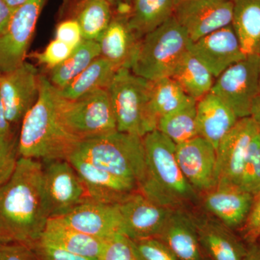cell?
<instances>
[{
	"instance_id": "cell-1",
	"label": "cell",
	"mask_w": 260,
	"mask_h": 260,
	"mask_svg": "<svg viewBox=\"0 0 260 260\" xmlns=\"http://www.w3.org/2000/svg\"><path fill=\"white\" fill-rule=\"evenodd\" d=\"M49 217L42 189V162L20 157L13 176L0 189V241L32 246Z\"/></svg>"
},
{
	"instance_id": "cell-2",
	"label": "cell",
	"mask_w": 260,
	"mask_h": 260,
	"mask_svg": "<svg viewBox=\"0 0 260 260\" xmlns=\"http://www.w3.org/2000/svg\"><path fill=\"white\" fill-rule=\"evenodd\" d=\"M58 89L41 76L37 102L24 116L18 136L20 157L40 161L68 160L80 143L61 121L57 104Z\"/></svg>"
},
{
	"instance_id": "cell-3",
	"label": "cell",
	"mask_w": 260,
	"mask_h": 260,
	"mask_svg": "<svg viewBox=\"0 0 260 260\" xmlns=\"http://www.w3.org/2000/svg\"><path fill=\"white\" fill-rule=\"evenodd\" d=\"M147 177L139 189L152 201L177 209L197 199L196 190L181 172L177 158V144L158 129L143 138Z\"/></svg>"
},
{
	"instance_id": "cell-4",
	"label": "cell",
	"mask_w": 260,
	"mask_h": 260,
	"mask_svg": "<svg viewBox=\"0 0 260 260\" xmlns=\"http://www.w3.org/2000/svg\"><path fill=\"white\" fill-rule=\"evenodd\" d=\"M72 154L129 181L138 191L146 180L144 144L138 135L116 131L80 142Z\"/></svg>"
},
{
	"instance_id": "cell-5",
	"label": "cell",
	"mask_w": 260,
	"mask_h": 260,
	"mask_svg": "<svg viewBox=\"0 0 260 260\" xmlns=\"http://www.w3.org/2000/svg\"><path fill=\"white\" fill-rule=\"evenodd\" d=\"M191 41L174 15L140 42L131 71L145 79L170 78Z\"/></svg>"
},
{
	"instance_id": "cell-6",
	"label": "cell",
	"mask_w": 260,
	"mask_h": 260,
	"mask_svg": "<svg viewBox=\"0 0 260 260\" xmlns=\"http://www.w3.org/2000/svg\"><path fill=\"white\" fill-rule=\"evenodd\" d=\"M150 80L120 68L107 90L117 131L143 137L155 130L148 116Z\"/></svg>"
},
{
	"instance_id": "cell-7",
	"label": "cell",
	"mask_w": 260,
	"mask_h": 260,
	"mask_svg": "<svg viewBox=\"0 0 260 260\" xmlns=\"http://www.w3.org/2000/svg\"><path fill=\"white\" fill-rule=\"evenodd\" d=\"M57 104L65 127L79 142L117 131L107 89H99L75 100L64 99L58 89Z\"/></svg>"
},
{
	"instance_id": "cell-8",
	"label": "cell",
	"mask_w": 260,
	"mask_h": 260,
	"mask_svg": "<svg viewBox=\"0 0 260 260\" xmlns=\"http://www.w3.org/2000/svg\"><path fill=\"white\" fill-rule=\"evenodd\" d=\"M42 162V189L49 218H57L90 200L83 181L65 159Z\"/></svg>"
},
{
	"instance_id": "cell-9",
	"label": "cell",
	"mask_w": 260,
	"mask_h": 260,
	"mask_svg": "<svg viewBox=\"0 0 260 260\" xmlns=\"http://www.w3.org/2000/svg\"><path fill=\"white\" fill-rule=\"evenodd\" d=\"M260 90V56H246L215 78L212 93L232 109L239 119L250 114Z\"/></svg>"
},
{
	"instance_id": "cell-10",
	"label": "cell",
	"mask_w": 260,
	"mask_h": 260,
	"mask_svg": "<svg viewBox=\"0 0 260 260\" xmlns=\"http://www.w3.org/2000/svg\"><path fill=\"white\" fill-rule=\"evenodd\" d=\"M47 0H28L13 13L8 28L0 36V73L18 68L27 51Z\"/></svg>"
},
{
	"instance_id": "cell-11",
	"label": "cell",
	"mask_w": 260,
	"mask_h": 260,
	"mask_svg": "<svg viewBox=\"0 0 260 260\" xmlns=\"http://www.w3.org/2000/svg\"><path fill=\"white\" fill-rule=\"evenodd\" d=\"M41 76L37 68L25 61L15 70L0 73V97L5 115L13 129L21 124L24 116L37 102Z\"/></svg>"
},
{
	"instance_id": "cell-12",
	"label": "cell",
	"mask_w": 260,
	"mask_h": 260,
	"mask_svg": "<svg viewBox=\"0 0 260 260\" xmlns=\"http://www.w3.org/2000/svg\"><path fill=\"white\" fill-rule=\"evenodd\" d=\"M250 117L239 119L219 143L216 149L218 186H239L249 145L259 133Z\"/></svg>"
},
{
	"instance_id": "cell-13",
	"label": "cell",
	"mask_w": 260,
	"mask_h": 260,
	"mask_svg": "<svg viewBox=\"0 0 260 260\" xmlns=\"http://www.w3.org/2000/svg\"><path fill=\"white\" fill-rule=\"evenodd\" d=\"M233 10V0H181L174 17L194 42L232 25Z\"/></svg>"
},
{
	"instance_id": "cell-14",
	"label": "cell",
	"mask_w": 260,
	"mask_h": 260,
	"mask_svg": "<svg viewBox=\"0 0 260 260\" xmlns=\"http://www.w3.org/2000/svg\"><path fill=\"white\" fill-rule=\"evenodd\" d=\"M117 205L123 234L131 240L158 237L174 210L152 201L140 191L131 193Z\"/></svg>"
},
{
	"instance_id": "cell-15",
	"label": "cell",
	"mask_w": 260,
	"mask_h": 260,
	"mask_svg": "<svg viewBox=\"0 0 260 260\" xmlns=\"http://www.w3.org/2000/svg\"><path fill=\"white\" fill-rule=\"evenodd\" d=\"M176 158L181 172L195 190L209 191L215 188L216 149L198 136L177 145Z\"/></svg>"
},
{
	"instance_id": "cell-16",
	"label": "cell",
	"mask_w": 260,
	"mask_h": 260,
	"mask_svg": "<svg viewBox=\"0 0 260 260\" xmlns=\"http://www.w3.org/2000/svg\"><path fill=\"white\" fill-rule=\"evenodd\" d=\"M189 50L207 67L215 78L246 56L232 25L191 42Z\"/></svg>"
},
{
	"instance_id": "cell-17",
	"label": "cell",
	"mask_w": 260,
	"mask_h": 260,
	"mask_svg": "<svg viewBox=\"0 0 260 260\" xmlns=\"http://www.w3.org/2000/svg\"><path fill=\"white\" fill-rule=\"evenodd\" d=\"M57 218L78 232L102 240L123 234L122 220L117 205L90 200Z\"/></svg>"
},
{
	"instance_id": "cell-18",
	"label": "cell",
	"mask_w": 260,
	"mask_h": 260,
	"mask_svg": "<svg viewBox=\"0 0 260 260\" xmlns=\"http://www.w3.org/2000/svg\"><path fill=\"white\" fill-rule=\"evenodd\" d=\"M83 181L89 198L105 204L118 205L138 187L111 173L95 167L85 159L72 154L68 159Z\"/></svg>"
},
{
	"instance_id": "cell-19",
	"label": "cell",
	"mask_w": 260,
	"mask_h": 260,
	"mask_svg": "<svg viewBox=\"0 0 260 260\" xmlns=\"http://www.w3.org/2000/svg\"><path fill=\"white\" fill-rule=\"evenodd\" d=\"M193 218L205 259L244 260L247 245L232 230L216 218L194 215Z\"/></svg>"
},
{
	"instance_id": "cell-20",
	"label": "cell",
	"mask_w": 260,
	"mask_h": 260,
	"mask_svg": "<svg viewBox=\"0 0 260 260\" xmlns=\"http://www.w3.org/2000/svg\"><path fill=\"white\" fill-rule=\"evenodd\" d=\"M254 195L239 186H218L208 191L204 206L231 230H239L250 212Z\"/></svg>"
},
{
	"instance_id": "cell-21",
	"label": "cell",
	"mask_w": 260,
	"mask_h": 260,
	"mask_svg": "<svg viewBox=\"0 0 260 260\" xmlns=\"http://www.w3.org/2000/svg\"><path fill=\"white\" fill-rule=\"evenodd\" d=\"M157 238L172 250L178 260H206L193 215L181 208L173 210Z\"/></svg>"
},
{
	"instance_id": "cell-22",
	"label": "cell",
	"mask_w": 260,
	"mask_h": 260,
	"mask_svg": "<svg viewBox=\"0 0 260 260\" xmlns=\"http://www.w3.org/2000/svg\"><path fill=\"white\" fill-rule=\"evenodd\" d=\"M141 40L130 29L127 17L113 15L112 21L98 42L102 56L119 69L130 70Z\"/></svg>"
},
{
	"instance_id": "cell-23",
	"label": "cell",
	"mask_w": 260,
	"mask_h": 260,
	"mask_svg": "<svg viewBox=\"0 0 260 260\" xmlns=\"http://www.w3.org/2000/svg\"><path fill=\"white\" fill-rule=\"evenodd\" d=\"M239 119L232 109L212 92L197 102L198 134L215 149Z\"/></svg>"
},
{
	"instance_id": "cell-24",
	"label": "cell",
	"mask_w": 260,
	"mask_h": 260,
	"mask_svg": "<svg viewBox=\"0 0 260 260\" xmlns=\"http://www.w3.org/2000/svg\"><path fill=\"white\" fill-rule=\"evenodd\" d=\"M41 239L73 254L97 259L104 243V240L78 232L58 218L49 219Z\"/></svg>"
},
{
	"instance_id": "cell-25",
	"label": "cell",
	"mask_w": 260,
	"mask_h": 260,
	"mask_svg": "<svg viewBox=\"0 0 260 260\" xmlns=\"http://www.w3.org/2000/svg\"><path fill=\"white\" fill-rule=\"evenodd\" d=\"M68 15L79 23L84 40L99 42L112 21V5L107 0H68Z\"/></svg>"
},
{
	"instance_id": "cell-26",
	"label": "cell",
	"mask_w": 260,
	"mask_h": 260,
	"mask_svg": "<svg viewBox=\"0 0 260 260\" xmlns=\"http://www.w3.org/2000/svg\"><path fill=\"white\" fill-rule=\"evenodd\" d=\"M232 26L246 56H260V0H233Z\"/></svg>"
},
{
	"instance_id": "cell-27",
	"label": "cell",
	"mask_w": 260,
	"mask_h": 260,
	"mask_svg": "<svg viewBox=\"0 0 260 260\" xmlns=\"http://www.w3.org/2000/svg\"><path fill=\"white\" fill-rule=\"evenodd\" d=\"M170 78L196 102L211 92L215 80L211 72L189 49L178 63Z\"/></svg>"
},
{
	"instance_id": "cell-28",
	"label": "cell",
	"mask_w": 260,
	"mask_h": 260,
	"mask_svg": "<svg viewBox=\"0 0 260 260\" xmlns=\"http://www.w3.org/2000/svg\"><path fill=\"white\" fill-rule=\"evenodd\" d=\"M177 0H133L127 17L130 29L140 39L174 15Z\"/></svg>"
},
{
	"instance_id": "cell-29",
	"label": "cell",
	"mask_w": 260,
	"mask_h": 260,
	"mask_svg": "<svg viewBox=\"0 0 260 260\" xmlns=\"http://www.w3.org/2000/svg\"><path fill=\"white\" fill-rule=\"evenodd\" d=\"M115 65L101 55L81 74L59 91L68 100H75L99 89H108L116 72Z\"/></svg>"
},
{
	"instance_id": "cell-30",
	"label": "cell",
	"mask_w": 260,
	"mask_h": 260,
	"mask_svg": "<svg viewBox=\"0 0 260 260\" xmlns=\"http://www.w3.org/2000/svg\"><path fill=\"white\" fill-rule=\"evenodd\" d=\"M194 99H191L172 78H162L150 81L148 116L154 129L159 119L177 110Z\"/></svg>"
},
{
	"instance_id": "cell-31",
	"label": "cell",
	"mask_w": 260,
	"mask_h": 260,
	"mask_svg": "<svg viewBox=\"0 0 260 260\" xmlns=\"http://www.w3.org/2000/svg\"><path fill=\"white\" fill-rule=\"evenodd\" d=\"M101 55L99 42L83 40L68 59L51 70L49 81L59 90L64 88Z\"/></svg>"
},
{
	"instance_id": "cell-32",
	"label": "cell",
	"mask_w": 260,
	"mask_h": 260,
	"mask_svg": "<svg viewBox=\"0 0 260 260\" xmlns=\"http://www.w3.org/2000/svg\"><path fill=\"white\" fill-rule=\"evenodd\" d=\"M157 129L177 145L199 136L197 125L196 101L191 100L177 110L162 116L159 119Z\"/></svg>"
},
{
	"instance_id": "cell-33",
	"label": "cell",
	"mask_w": 260,
	"mask_h": 260,
	"mask_svg": "<svg viewBox=\"0 0 260 260\" xmlns=\"http://www.w3.org/2000/svg\"><path fill=\"white\" fill-rule=\"evenodd\" d=\"M240 187L254 195L260 191V132L254 136L249 145Z\"/></svg>"
},
{
	"instance_id": "cell-34",
	"label": "cell",
	"mask_w": 260,
	"mask_h": 260,
	"mask_svg": "<svg viewBox=\"0 0 260 260\" xmlns=\"http://www.w3.org/2000/svg\"><path fill=\"white\" fill-rule=\"evenodd\" d=\"M18 136L0 138V189L13 176L18 159Z\"/></svg>"
},
{
	"instance_id": "cell-35",
	"label": "cell",
	"mask_w": 260,
	"mask_h": 260,
	"mask_svg": "<svg viewBox=\"0 0 260 260\" xmlns=\"http://www.w3.org/2000/svg\"><path fill=\"white\" fill-rule=\"evenodd\" d=\"M98 260H138L131 239L117 234L104 240Z\"/></svg>"
},
{
	"instance_id": "cell-36",
	"label": "cell",
	"mask_w": 260,
	"mask_h": 260,
	"mask_svg": "<svg viewBox=\"0 0 260 260\" xmlns=\"http://www.w3.org/2000/svg\"><path fill=\"white\" fill-rule=\"evenodd\" d=\"M132 242L138 260H178L172 250L158 238Z\"/></svg>"
},
{
	"instance_id": "cell-37",
	"label": "cell",
	"mask_w": 260,
	"mask_h": 260,
	"mask_svg": "<svg viewBox=\"0 0 260 260\" xmlns=\"http://www.w3.org/2000/svg\"><path fill=\"white\" fill-rule=\"evenodd\" d=\"M75 49L57 39L51 41L42 53H35L32 57L50 70L69 57Z\"/></svg>"
},
{
	"instance_id": "cell-38",
	"label": "cell",
	"mask_w": 260,
	"mask_h": 260,
	"mask_svg": "<svg viewBox=\"0 0 260 260\" xmlns=\"http://www.w3.org/2000/svg\"><path fill=\"white\" fill-rule=\"evenodd\" d=\"M246 244L258 242L260 239V191L254 195V202L245 223L239 229Z\"/></svg>"
},
{
	"instance_id": "cell-39",
	"label": "cell",
	"mask_w": 260,
	"mask_h": 260,
	"mask_svg": "<svg viewBox=\"0 0 260 260\" xmlns=\"http://www.w3.org/2000/svg\"><path fill=\"white\" fill-rule=\"evenodd\" d=\"M55 39L75 49L84 40L81 28L74 18H64L58 23Z\"/></svg>"
},
{
	"instance_id": "cell-40",
	"label": "cell",
	"mask_w": 260,
	"mask_h": 260,
	"mask_svg": "<svg viewBox=\"0 0 260 260\" xmlns=\"http://www.w3.org/2000/svg\"><path fill=\"white\" fill-rule=\"evenodd\" d=\"M38 260H98L73 254L40 239L32 246Z\"/></svg>"
},
{
	"instance_id": "cell-41",
	"label": "cell",
	"mask_w": 260,
	"mask_h": 260,
	"mask_svg": "<svg viewBox=\"0 0 260 260\" xmlns=\"http://www.w3.org/2000/svg\"><path fill=\"white\" fill-rule=\"evenodd\" d=\"M0 260H38V258L32 246L9 243L0 247Z\"/></svg>"
},
{
	"instance_id": "cell-42",
	"label": "cell",
	"mask_w": 260,
	"mask_h": 260,
	"mask_svg": "<svg viewBox=\"0 0 260 260\" xmlns=\"http://www.w3.org/2000/svg\"><path fill=\"white\" fill-rule=\"evenodd\" d=\"M14 11L5 0H0V36L8 28Z\"/></svg>"
},
{
	"instance_id": "cell-43",
	"label": "cell",
	"mask_w": 260,
	"mask_h": 260,
	"mask_svg": "<svg viewBox=\"0 0 260 260\" xmlns=\"http://www.w3.org/2000/svg\"><path fill=\"white\" fill-rule=\"evenodd\" d=\"M16 135L15 129L10 125L9 121L5 115L4 106L0 97V138L10 137Z\"/></svg>"
},
{
	"instance_id": "cell-44",
	"label": "cell",
	"mask_w": 260,
	"mask_h": 260,
	"mask_svg": "<svg viewBox=\"0 0 260 260\" xmlns=\"http://www.w3.org/2000/svg\"><path fill=\"white\" fill-rule=\"evenodd\" d=\"M249 116L255 122L256 125L260 132V90L251 104Z\"/></svg>"
},
{
	"instance_id": "cell-45",
	"label": "cell",
	"mask_w": 260,
	"mask_h": 260,
	"mask_svg": "<svg viewBox=\"0 0 260 260\" xmlns=\"http://www.w3.org/2000/svg\"><path fill=\"white\" fill-rule=\"evenodd\" d=\"M244 260H260V242L247 244V251Z\"/></svg>"
},
{
	"instance_id": "cell-46",
	"label": "cell",
	"mask_w": 260,
	"mask_h": 260,
	"mask_svg": "<svg viewBox=\"0 0 260 260\" xmlns=\"http://www.w3.org/2000/svg\"><path fill=\"white\" fill-rule=\"evenodd\" d=\"M5 1L7 4L9 5L12 9L15 10L17 8H18L19 7L23 5L24 3H26L28 0H5Z\"/></svg>"
},
{
	"instance_id": "cell-47",
	"label": "cell",
	"mask_w": 260,
	"mask_h": 260,
	"mask_svg": "<svg viewBox=\"0 0 260 260\" xmlns=\"http://www.w3.org/2000/svg\"><path fill=\"white\" fill-rule=\"evenodd\" d=\"M107 2H109L111 5H112V7L115 6V5L119 4L121 2L124 1V0H107Z\"/></svg>"
},
{
	"instance_id": "cell-48",
	"label": "cell",
	"mask_w": 260,
	"mask_h": 260,
	"mask_svg": "<svg viewBox=\"0 0 260 260\" xmlns=\"http://www.w3.org/2000/svg\"><path fill=\"white\" fill-rule=\"evenodd\" d=\"M124 1H125L126 3H129V4H131L132 2H133V0H124Z\"/></svg>"
},
{
	"instance_id": "cell-49",
	"label": "cell",
	"mask_w": 260,
	"mask_h": 260,
	"mask_svg": "<svg viewBox=\"0 0 260 260\" xmlns=\"http://www.w3.org/2000/svg\"><path fill=\"white\" fill-rule=\"evenodd\" d=\"M3 243H2L1 241H0V247H1V246L3 245Z\"/></svg>"
},
{
	"instance_id": "cell-50",
	"label": "cell",
	"mask_w": 260,
	"mask_h": 260,
	"mask_svg": "<svg viewBox=\"0 0 260 260\" xmlns=\"http://www.w3.org/2000/svg\"><path fill=\"white\" fill-rule=\"evenodd\" d=\"M178 1H181V0H177V2H178Z\"/></svg>"
},
{
	"instance_id": "cell-51",
	"label": "cell",
	"mask_w": 260,
	"mask_h": 260,
	"mask_svg": "<svg viewBox=\"0 0 260 260\" xmlns=\"http://www.w3.org/2000/svg\"><path fill=\"white\" fill-rule=\"evenodd\" d=\"M258 242H260V239H259V241H258Z\"/></svg>"
}]
</instances>
